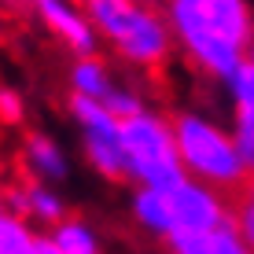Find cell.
Here are the masks:
<instances>
[{"instance_id":"6da1fadb","label":"cell","mask_w":254,"mask_h":254,"mask_svg":"<svg viewBox=\"0 0 254 254\" xmlns=\"http://www.w3.org/2000/svg\"><path fill=\"white\" fill-rule=\"evenodd\" d=\"M170 122H173L177 159L188 177L217 188L221 195H240L251 173L236 151V140L229 129L221 122L206 118L203 111H177Z\"/></svg>"},{"instance_id":"7a4b0ae2","label":"cell","mask_w":254,"mask_h":254,"mask_svg":"<svg viewBox=\"0 0 254 254\" xmlns=\"http://www.w3.org/2000/svg\"><path fill=\"white\" fill-rule=\"evenodd\" d=\"M122 151L133 188H155L170 195L188 181L173 144V122L151 107L122 122Z\"/></svg>"},{"instance_id":"3957f363","label":"cell","mask_w":254,"mask_h":254,"mask_svg":"<svg viewBox=\"0 0 254 254\" xmlns=\"http://www.w3.org/2000/svg\"><path fill=\"white\" fill-rule=\"evenodd\" d=\"M166 19L173 26V37H177V48L191 59V66L203 70L214 81H229L236 70L243 66L247 52L229 45L221 33L210 30V22L199 15V7H166Z\"/></svg>"},{"instance_id":"277c9868","label":"cell","mask_w":254,"mask_h":254,"mask_svg":"<svg viewBox=\"0 0 254 254\" xmlns=\"http://www.w3.org/2000/svg\"><path fill=\"white\" fill-rule=\"evenodd\" d=\"M173 45H177V37H173L170 19L159 15L155 7L140 4V11L133 15V22L118 33V41L111 48H115L129 66L155 70V66H162L166 59L173 56Z\"/></svg>"},{"instance_id":"5b68a950","label":"cell","mask_w":254,"mask_h":254,"mask_svg":"<svg viewBox=\"0 0 254 254\" xmlns=\"http://www.w3.org/2000/svg\"><path fill=\"white\" fill-rule=\"evenodd\" d=\"M30 11L37 15V22L45 26V30H48L74 59L96 56V48H100V33L92 30L89 15L81 11V4H77V0H33Z\"/></svg>"},{"instance_id":"8992f818","label":"cell","mask_w":254,"mask_h":254,"mask_svg":"<svg viewBox=\"0 0 254 254\" xmlns=\"http://www.w3.org/2000/svg\"><path fill=\"white\" fill-rule=\"evenodd\" d=\"M173 203V221L177 229L188 232H217L221 225L232 221V203L217 188L203 185V181H185L177 191H170Z\"/></svg>"},{"instance_id":"52a82bcc","label":"cell","mask_w":254,"mask_h":254,"mask_svg":"<svg viewBox=\"0 0 254 254\" xmlns=\"http://www.w3.org/2000/svg\"><path fill=\"white\" fill-rule=\"evenodd\" d=\"M4 203L7 214L30 221L33 229H45L52 232L59 221H66V199L59 195L52 185H41V181H22V185H11L4 191Z\"/></svg>"},{"instance_id":"ba28073f","label":"cell","mask_w":254,"mask_h":254,"mask_svg":"<svg viewBox=\"0 0 254 254\" xmlns=\"http://www.w3.org/2000/svg\"><path fill=\"white\" fill-rule=\"evenodd\" d=\"M199 15L210 22V30L221 33L229 45L247 52L254 45V7L251 0H199Z\"/></svg>"},{"instance_id":"9c48e42d","label":"cell","mask_w":254,"mask_h":254,"mask_svg":"<svg viewBox=\"0 0 254 254\" xmlns=\"http://www.w3.org/2000/svg\"><path fill=\"white\" fill-rule=\"evenodd\" d=\"M22 166L30 173V181H41V185H52V188H59L70 177V159H66L63 144L48 133H26Z\"/></svg>"},{"instance_id":"30bf717a","label":"cell","mask_w":254,"mask_h":254,"mask_svg":"<svg viewBox=\"0 0 254 254\" xmlns=\"http://www.w3.org/2000/svg\"><path fill=\"white\" fill-rule=\"evenodd\" d=\"M66 115L74 122L81 144H122V122L107 111V103L85 100V96H70Z\"/></svg>"},{"instance_id":"8fae6325","label":"cell","mask_w":254,"mask_h":254,"mask_svg":"<svg viewBox=\"0 0 254 254\" xmlns=\"http://www.w3.org/2000/svg\"><path fill=\"white\" fill-rule=\"evenodd\" d=\"M129 214H133V221L140 229L147 236H155L159 243L177 229L170 195H166V191H155V188H133L129 191Z\"/></svg>"},{"instance_id":"7c38bea8","label":"cell","mask_w":254,"mask_h":254,"mask_svg":"<svg viewBox=\"0 0 254 254\" xmlns=\"http://www.w3.org/2000/svg\"><path fill=\"white\" fill-rule=\"evenodd\" d=\"M70 96H85V100H107L111 92H115V74H111V66L103 63L100 56H81L70 63Z\"/></svg>"},{"instance_id":"4fadbf2b","label":"cell","mask_w":254,"mask_h":254,"mask_svg":"<svg viewBox=\"0 0 254 254\" xmlns=\"http://www.w3.org/2000/svg\"><path fill=\"white\" fill-rule=\"evenodd\" d=\"M81 11L89 15L92 30L100 33V41L115 45L118 33L133 22V15L140 11V0H77Z\"/></svg>"},{"instance_id":"5bb4252c","label":"cell","mask_w":254,"mask_h":254,"mask_svg":"<svg viewBox=\"0 0 254 254\" xmlns=\"http://www.w3.org/2000/svg\"><path fill=\"white\" fill-rule=\"evenodd\" d=\"M232 140H236V151H240L243 166H247V173H254V81L240 85L232 96Z\"/></svg>"},{"instance_id":"9a60e30c","label":"cell","mask_w":254,"mask_h":254,"mask_svg":"<svg viewBox=\"0 0 254 254\" xmlns=\"http://www.w3.org/2000/svg\"><path fill=\"white\" fill-rule=\"evenodd\" d=\"M52 243H56L63 254H103V240L100 232L92 229L85 217H74L70 214L66 221H59L52 232H45Z\"/></svg>"},{"instance_id":"2e32d148","label":"cell","mask_w":254,"mask_h":254,"mask_svg":"<svg viewBox=\"0 0 254 254\" xmlns=\"http://www.w3.org/2000/svg\"><path fill=\"white\" fill-rule=\"evenodd\" d=\"M37 240H41V232L30 221H22L15 214L0 217V254H33Z\"/></svg>"},{"instance_id":"e0dca14e","label":"cell","mask_w":254,"mask_h":254,"mask_svg":"<svg viewBox=\"0 0 254 254\" xmlns=\"http://www.w3.org/2000/svg\"><path fill=\"white\" fill-rule=\"evenodd\" d=\"M232 225L240 232V240L247 243V251L254 254V173L240 195H232Z\"/></svg>"},{"instance_id":"ac0fdd59","label":"cell","mask_w":254,"mask_h":254,"mask_svg":"<svg viewBox=\"0 0 254 254\" xmlns=\"http://www.w3.org/2000/svg\"><path fill=\"white\" fill-rule=\"evenodd\" d=\"M166 254H214L217 240L214 232H188V229H173L162 240Z\"/></svg>"},{"instance_id":"d6986e66","label":"cell","mask_w":254,"mask_h":254,"mask_svg":"<svg viewBox=\"0 0 254 254\" xmlns=\"http://www.w3.org/2000/svg\"><path fill=\"white\" fill-rule=\"evenodd\" d=\"M107 111L111 115H115L118 122H126V118H133V115H140V111H144V96H140L136 89H129V85H115V92L107 96Z\"/></svg>"},{"instance_id":"ffe728a7","label":"cell","mask_w":254,"mask_h":254,"mask_svg":"<svg viewBox=\"0 0 254 254\" xmlns=\"http://www.w3.org/2000/svg\"><path fill=\"white\" fill-rule=\"evenodd\" d=\"M26 122V96L11 85H0V126L19 129Z\"/></svg>"},{"instance_id":"44dd1931","label":"cell","mask_w":254,"mask_h":254,"mask_svg":"<svg viewBox=\"0 0 254 254\" xmlns=\"http://www.w3.org/2000/svg\"><path fill=\"white\" fill-rule=\"evenodd\" d=\"M214 240H217L214 254H251V251H247V243L240 240V232H236V225H232V221H229V225H221V229L214 232Z\"/></svg>"},{"instance_id":"7402d4cb","label":"cell","mask_w":254,"mask_h":254,"mask_svg":"<svg viewBox=\"0 0 254 254\" xmlns=\"http://www.w3.org/2000/svg\"><path fill=\"white\" fill-rule=\"evenodd\" d=\"M33 254H63V251H59V247H56V243H52V240H48V236H45V232H41V240H37V251H33Z\"/></svg>"},{"instance_id":"603a6c76","label":"cell","mask_w":254,"mask_h":254,"mask_svg":"<svg viewBox=\"0 0 254 254\" xmlns=\"http://www.w3.org/2000/svg\"><path fill=\"white\" fill-rule=\"evenodd\" d=\"M33 4V0H0V7H11V11H15V7H30Z\"/></svg>"},{"instance_id":"cb8c5ba5","label":"cell","mask_w":254,"mask_h":254,"mask_svg":"<svg viewBox=\"0 0 254 254\" xmlns=\"http://www.w3.org/2000/svg\"><path fill=\"white\" fill-rule=\"evenodd\" d=\"M199 0H166V7H195Z\"/></svg>"},{"instance_id":"d4e9b609","label":"cell","mask_w":254,"mask_h":254,"mask_svg":"<svg viewBox=\"0 0 254 254\" xmlns=\"http://www.w3.org/2000/svg\"><path fill=\"white\" fill-rule=\"evenodd\" d=\"M4 191H7V188H4V185H0V217H4V214H7V203H4Z\"/></svg>"},{"instance_id":"484cf974","label":"cell","mask_w":254,"mask_h":254,"mask_svg":"<svg viewBox=\"0 0 254 254\" xmlns=\"http://www.w3.org/2000/svg\"><path fill=\"white\" fill-rule=\"evenodd\" d=\"M247 66H251V70H254V45H251V48H247Z\"/></svg>"},{"instance_id":"4316f807","label":"cell","mask_w":254,"mask_h":254,"mask_svg":"<svg viewBox=\"0 0 254 254\" xmlns=\"http://www.w3.org/2000/svg\"><path fill=\"white\" fill-rule=\"evenodd\" d=\"M0 26H4V22H0Z\"/></svg>"}]
</instances>
